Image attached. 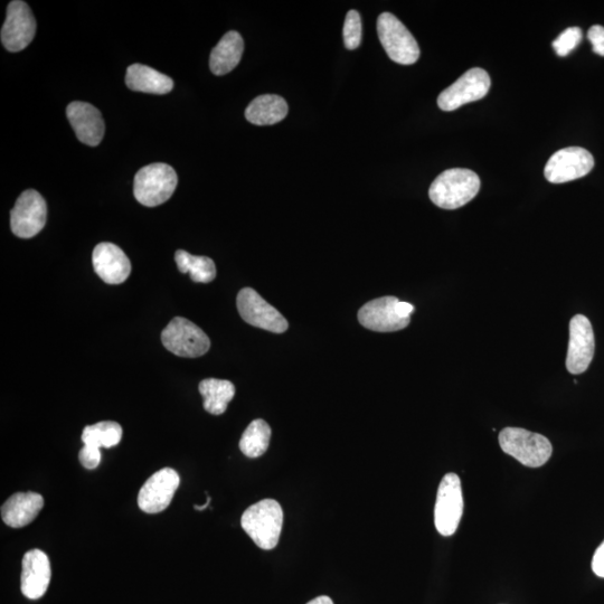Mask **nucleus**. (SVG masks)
<instances>
[{"mask_svg":"<svg viewBox=\"0 0 604 604\" xmlns=\"http://www.w3.org/2000/svg\"><path fill=\"white\" fill-rule=\"evenodd\" d=\"M480 190L479 176L465 168L440 174L429 190L430 200L443 210H457L473 201Z\"/></svg>","mask_w":604,"mask_h":604,"instance_id":"f257e3e1","label":"nucleus"},{"mask_svg":"<svg viewBox=\"0 0 604 604\" xmlns=\"http://www.w3.org/2000/svg\"><path fill=\"white\" fill-rule=\"evenodd\" d=\"M241 525L260 549L273 550L279 543L282 531V507L275 499H263L244 512Z\"/></svg>","mask_w":604,"mask_h":604,"instance_id":"f03ea898","label":"nucleus"},{"mask_svg":"<svg viewBox=\"0 0 604 604\" xmlns=\"http://www.w3.org/2000/svg\"><path fill=\"white\" fill-rule=\"evenodd\" d=\"M414 306L396 297H382L367 302L358 311V322L379 333L399 332L411 323Z\"/></svg>","mask_w":604,"mask_h":604,"instance_id":"7ed1b4c3","label":"nucleus"},{"mask_svg":"<svg viewBox=\"0 0 604 604\" xmlns=\"http://www.w3.org/2000/svg\"><path fill=\"white\" fill-rule=\"evenodd\" d=\"M499 445L507 455L530 468L545 465L553 452L549 439L521 428H505L499 434Z\"/></svg>","mask_w":604,"mask_h":604,"instance_id":"20e7f679","label":"nucleus"},{"mask_svg":"<svg viewBox=\"0 0 604 604\" xmlns=\"http://www.w3.org/2000/svg\"><path fill=\"white\" fill-rule=\"evenodd\" d=\"M178 177L174 168L157 163L141 168L134 182L136 200L145 206L162 205L171 198L176 190Z\"/></svg>","mask_w":604,"mask_h":604,"instance_id":"39448f33","label":"nucleus"},{"mask_svg":"<svg viewBox=\"0 0 604 604\" xmlns=\"http://www.w3.org/2000/svg\"><path fill=\"white\" fill-rule=\"evenodd\" d=\"M377 33L389 58L402 65H411L420 58V47L407 27L391 13L377 20Z\"/></svg>","mask_w":604,"mask_h":604,"instance_id":"423d86ee","label":"nucleus"},{"mask_svg":"<svg viewBox=\"0 0 604 604\" xmlns=\"http://www.w3.org/2000/svg\"><path fill=\"white\" fill-rule=\"evenodd\" d=\"M162 342L169 352L179 357L196 358L210 351L211 341L190 320L176 317L163 330Z\"/></svg>","mask_w":604,"mask_h":604,"instance_id":"0eeeda50","label":"nucleus"},{"mask_svg":"<svg viewBox=\"0 0 604 604\" xmlns=\"http://www.w3.org/2000/svg\"><path fill=\"white\" fill-rule=\"evenodd\" d=\"M462 514H464V497L460 478L456 474H447L441 480L436 508H434V524L442 536H451L458 530Z\"/></svg>","mask_w":604,"mask_h":604,"instance_id":"6e6552de","label":"nucleus"},{"mask_svg":"<svg viewBox=\"0 0 604 604\" xmlns=\"http://www.w3.org/2000/svg\"><path fill=\"white\" fill-rule=\"evenodd\" d=\"M237 306L244 322L251 326L275 334H282L288 330L287 319L252 288H244L239 292Z\"/></svg>","mask_w":604,"mask_h":604,"instance_id":"1a4fd4ad","label":"nucleus"},{"mask_svg":"<svg viewBox=\"0 0 604 604\" xmlns=\"http://www.w3.org/2000/svg\"><path fill=\"white\" fill-rule=\"evenodd\" d=\"M492 86L489 74L480 68H474L461 77L438 98V106L443 111H453L487 96Z\"/></svg>","mask_w":604,"mask_h":604,"instance_id":"9d476101","label":"nucleus"},{"mask_svg":"<svg viewBox=\"0 0 604 604\" xmlns=\"http://www.w3.org/2000/svg\"><path fill=\"white\" fill-rule=\"evenodd\" d=\"M594 167V158L587 149L568 147L556 151L547 162L544 175L552 184H564L587 176Z\"/></svg>","mask_w":604,"mask_h":604,"instance_id":"9b49d317","label":"nucleus"},{"mask_svg":"<svg viewBox=\"0 0 604 604\" xmlns=\"http://www.w3.org/2000/svg\"><path fill=\"white\" fill-rule=\"evenodd\" d=\"M46 220L47 205L39 192L28 190L18 197L11 212V228L16 237L34 238L44 229Z\"/></svg>","mask_w":604,"mask_h":604,"instance_id":"f8f14e48","label":"nucleus"},{"mask_svg":"<svg viewBox=\"0 0 604 604\" xmlns=\"http://www.w3.org/2000/svg\"><path fill=\"white\" fill-rule=\"evenodd\" d=\"M36 21L31 8L21 0L8 5L6 21L2 28V43L9 52H21L34 39Z\"/></svg>","mask_w":604,"mask_h":604,"instance_id":"ddd939ff","label":"nucleus"},{"mask_svg":"<svg viewBox=\"0 0 604 604\" xmlns=\"http://www.w3.org/2000/svg\"><path fill=\"white\" fill-rule=\"evenodd\" d=\"M179 483L181 478L174 469L164 468L157 471L140 489L138 506L141 511L147 514L165 511L171 505Z\"/></svg>","mask_w":604,"mask_h":604,"instance_id":"4468645a","label":"nucleus"},{"mask_svg":"<svg viewBox=\"0 0 604 604\" xmlns=\"http://www.w3.org/2000/svg\"><path fill=\"white\" fill-rule=\"evenodd\" d=\"M593 328L590 320L577 315L570 322V342L568 357H566V368L571 374H582L588 370L594 356Z\"/></svg>","mask_w":604,"mask_h":604,"instance_id":"2eb2a0df","label":"nucleus"},{"mask_svg":"<svg viewBox=\"0 0 604 604\" xmlns=\"http://www.w3.org/2000/svg\"><path fill=\"white\" fill-rule=\"evenodd\" d=\"M66 116L81 143L98 146L105 136V121L101 112L87 102L74 101L66 108Z\"/></svg>","mask_w":604,"mask_h":604,"instance_id":"dca6fc26","label":"nucleus"},{"mask_svg":"<svg viewBox=\"0 0 604 604\" xmlns=\"http://www.w3.org/2000/svg\"><path fill=\"white\" fill-rule=\"evenodd\" d=\"M92 262L94 271L108 285H120L130 276V260L116 244H98L93 250Z\"/></svg>","mask_w":604,"mask_h":604,"instance_id":"f3484780","label":"nucleus"},{"mask_svg":"<svg viewBox=\"0 0 604 604\" xmlns=\"http://www.w3.org/2000/svg\"><path fill=\"white\" fill-rule=\"evenodd\" d=\"M21 589L27 599H41L49 589L52 572L49 556L41 550H32L22 561Z\"/></svg>","mask_w":604,"mask_h":604,"instance_id":"a211bd4d","label":"nucleus"},{"mask_svg":"<svg viewBox=\"0 0 604 604\" xmlns=\"http://www.w3.org/2000/svg\"><path fill=\"white\" fill-rule=\"evenodd\" d=\"M44 507L42 495L28 492L9 497L2 506L3 522L9 527L22 528L31 524Z\"/></svg>","mask_w":604,"mask_h":604,"instance_id":"6ab92c4d","label":"nucleus"},{"mask_svg":"<svg viewBox=\"0 0 604 604\" xmlns=\"http://www.w3.org/2000/svg\"><path fill=\"white\" fill-rule=\"evenodd\" d=\"M127 87L132 91L166 94L173 90L174 81L166 74L143 64H132L126 74Z\"/></svg>","mask_w":604,"mask_h":604,"instance_id":"aec40b11","label":"nucleus"},{"mask_svg":"<svg viewBox=\"0 0 604 604\" xmlns=\"http://www.w3.org/2000/svg\"><path fill=\"white\" fill-rule=\"evenodd\" d=\"M244 42L238 32L226 33L217 44L210 58V68L215 75H225L237 68L242 59Z\"/></svg>","mask_w":604,"mask_h":604,"instance_id":"412c9836","label":"nucleus"},{"mask_svg":"<svg viewBox=\"0 0 604 604\" xmlns=\"http://www.w3.org/2000/svg\"><path fill=\"white\" fill-rule=\"evenodd\" d=\"M288 115V105L285 99L276 94H263L254 99L247 110L245 118L253 125L270 126L278 124Z\"/></svg>","mask_w":604,"mask_h":604,"instance_id":"4be33fe9","label":"nucleus"},{"mask_svg":"<svg viewBox=\"0 0 604 604\" xmlns=\"http://www.w3.org/2000/svg\"><path fill=\"white\" fill-rule=\"evenodd\" d=\"M200 393L204 398V409L213 415H221L234 398L235 386L230 381L207 379L201 382Z\"/></svg>","mask_w":604,"mask_h":604,"instance_id":"5701e85b","label":"nucleus"},{"mask_svg":"<svg viewBox=\"0 0 604 604\" xmlns=\"http://www.w3.org/2000/svg\"><path fill=\"white\" fill-rule=\"evenodd\" d=\"M270 439L271 428L269 424L262 419H257L252 421L242 434L240 449L244 456L259 458L268 450Z\"/></svg>","mask_w":604,"mask_h":604,"instance_id":"b1692460","label":"nucleus"},{"mask_svg":"<svg viewBox=\"0 0 604 604\" xmlns=\"http://www.w3.org/2000/svg\"><path fill=\"white\" fill-rule=\"evenodd\" d=\"M177 268L182 273H190L191 279L197 283H210L216 277L214 261L209 257H197L184 250L175 253Z\"/></svg>","mask_w":604,"mask_h":604,"instance_id":"393cba45","label":"nucleus"},{"mask_svg":"<svg viewBox=\"0 0 604 604\" xmlns=\"http://www.w3.org/2000/svg\"><path fill=\"white\" fill-rule=\"evenodd\" d=\"M122 428L119 423L103 421L84 428L82 441L84 446L94 448H112L119 445L122 439Z\"/></svg>","mask_w":604,"mask_h":604,"instance_id":"a878e982","label":"nucleus"},{"mask_svg":"<svg viewBox=\"0 0 604 604\" xmlns=\"http://www.w3.org/2000/svg\"><path fill=\"white\" fill-rule=\"evenodd\" d=\"M344 43L348 50H356L361 45L363 27L360 13L349 11L344 24Z\"/></svg>","mask_w":604,"mask_h":604,"instance_id":"bb28decb","label":"nucleus"},{"mask_svg":"<svg viewBox=\"0 0 604 604\" xmlns=\"http://www.w3.org/2000/svg\"><path fill=\"white\" fill-rule=\"evenodd\" d=\"M582 36L581 28L570 27L568 30L562 32L558 39L553 42V49L561 58H565L581 43Z\"/></svg>","mask_w":604,"mask_h":604,"instance_id":"cd10ccee","label":"nucleus"},{"mask_svg":"<svg viewBox=\"0 0 604 604\" xmlns=\"http://www.w3.org/2000/svg\"><path fill=\"white\" fill-rule=\"evenodd\" d=\"M79 460L81 465L89 470L98 468L101 462L100 449L84 446L79 453Z\"/></svg>","mask_w":604,"mask_h":604,"instance_id":"c85d7f7f","label":"nucleus"},{"mask_svg":"<svg viewBox=\"0 0 604 604\" xmlns=\"http://www.w3.org/2000/svg\"><path fill=\"white\" fill-rule=\"evenodd\" d=\"M588 39L592 44L593 52L604 58V27L593 25L588 32Z\"/></svg>","mask_w":604,"mask_h":604,"instance_id":"c756f323","label":"nucleus"},{"mask_svg":"<svg viewBox=\"0 0 604 604\" xmlns=\"http://www.w3.org/2000/svg\"><path fill=\"white\" fill-rule=\"evenodd\" d=\"M592 570L598 577L604 578V542L598 547L596 553H594Z\"/></svg>","mask_w":604,"mask_h":604,"instance_id":"7c9ffc66","label":"nucleus"},{"mask_svg":"<svg viewBox=\"0 0 604 604\" xmlns=\"http://www.w3.org/2000/svg\"><path fill=\"white\" fill-rule=\"evenodd\" d=\"M307 604H334V602L329 597L322 596V597H318L314 600H311Z\"/></svg>","mask_w":604,"mask_h":604,"instance_id":"2f4dec72","label":"nucleus"},{"mask_svg":"<svg viewBox=\"0 0 604 604\" xmlns=\"http://www.w3.org/2000/svg\"><path fill=\"white\" fill-rule=\"evenodd\" d=\"M211 503V497L207 496V500H206V504L205 505H195L194 508L196 509V511H204V509L209 506V504Z\"/></svg>","mask_w":604,"mask_h":604,"instance_id":"473e14b6","label":"nucleus"}]
</instances>
